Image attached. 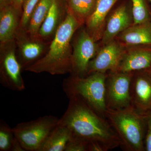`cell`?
Wrapping results in <instances>:
<instances>
[{"label": "cell", "instance_id": "obj_11", "mask_svg": "<svg viewBox=\"0 0 151 151\" xmlns=\"http://www.w3.org/2000/svg\"><path fill=\"white\" fill-rule=\"evenodd\" d=\"M24 38L23 32H17L15 39L19 48V54L17 56L24 70L36 62L46 53L44 40L29 36V39Z\"/></svg>", "mask_w": 151, "mask_h": 151}, {"label": "cell", "instance_id": "obj_24", "mask_svg": "<svg viewBox=\"0 0 151 151\" xmlns=\"http://www.w3.org/2000/svg\"><path fill=\"white\" fill-rule=\"evenodd\" d=\"M89 143L72 137L68 143L65 151H89Z\"/></svg>", "mask_w": 151, "mask_h": 151}, {"label": "cell", "instance_id": "obj_7", "mask_svg": "<svg viewBox=\"0 0 151 151\" xmlns=\"http://www.w3.org/2000/svg\"><path fill=\"white\" fill-rule=\"evenodd\" d=\"M14 41L1 47L0 82L8 89L22 91L25 85L21 74L22 68L16 53Z\"/></svg>", "mask_w": 151, "mask_h": 151}, {"label": "cell", "instance_id": "obj_17", "mask_svg": "<svg viewBox=\"0 0 151 151\" xmlns=\"http://www.w3.org/2000/svg\"><path fill=\"white\" fill-rule=\"evenodd\" d=\"M123 46L151 45V22L133 24L119 35Z\"/></svg>", "mask_w": 151, "mask_h": 151}, {"label": "cell", "instance_id": "obj_4", "mask_svg": "<svg viewBox=\"0 0 151 151\" xmlns=\"http://www.w3.org/2000/svg\"><path fill=\"white\" fill-rule=\"evenodd\" d=\"M105 117L122 141V147L126 150L145 151V116L130 106L121 110L107 109Z\"/></svg>", "mask_w": 151, "mask_h": 151}, {"label": "cell", "instance_id": "obj_3", "mask_svg": "<svg viewBox=\"0 0 151 151\" xmlns=\"http://www.w3.org/2000/svg\"><path fill=\"white\" fill-rule=\"evenodd\" d=\"M106 73L94 72L84 77L70 74L63 83V89L67 97L79 98L100 116L106 118L105 102Z\"/></svg>", "mask_w": 151, "mask_h": 151}, {"label": "cell", "instance_id": "obj_21", "mask_svg": "<svg viewBox=\"0 0 151 151\" xmlns=\"http://www.w3.org/2000/svg\"><path fill=\"white\" fill-rule=\"evenodd\" d=\"M134 24L151 22V12L146 0H132Z\"/></svg>", "mask_w": 151, "mask_h": 151}, {"label": "cell", "instance_id": "obj_30", "mask_svg": "<svg viewBox=\"0 0 151 151\" xmlns=\"http://www.w3.org/2000/svg\"><path fill=\"white\" fill-rule=\"evenodd\" d=\"M150 1H151V0H150Z\"/></svg>", "mask_w": 151, "mask_h": 151}, {"label": "cell", "instance_id": "obj_25", "mask_svg": "<svg viewBox=\"0 0 151 151\" xmlns=\"http://www.w3.org/2000/svg\"><path fill=\"white\" fill-rule=\"evenodd\" d=\"M145 116L146 131L145 139V151H151V113Z\"/></svg>", "mask_w": 151, "mask_h": 151}, {"label": "cell", "instance_id": "obj_12", "mask_svg": "<svg viewBox=\"0 0 151 151\" xmlns=\"http://www.w3.org/2000/svg\"><path fill=\"white\" fill-rule=\"evenodd\" d=\"M68 7L66 0H52L46 18L36 37L45 40L54 37L57 30L67 15Z\"/></svg>", "mask_w": 151, "mask_h": 151}, {"label": "cell", "instance_id": "obj_18", "mask_svg": "<svg viewBox=\"0 0 151 151\" xmlns=\"http://www.w3.org/2000/svg\"><path fill=\"white\" fill-rule=\"evenodd\" d=\"M71 137L72 134L68 128L58 124L39 151H65L68 143Z\"/></svg>", "mask_w": 151, "mask_h": 151}, {"label": "cell", "instance_id": "obj_10", "mask_svg": "<svg viewBox=\"0 0 151 151\" xmlns=\"http://www.w3.org/2000/svg\"><path fill=\"white\" fill-rule=\"evenodd\" d=\"M125 51L123 45L114 41L105 45L89 63L87 75L116 71Z\"/></svg>", "mask_w": 151, "mask_h": 151}, {"label": "cell", "instance_id": "obj_20", "mask_svg": "<svg viewBox=\"0 0 151 151\" xmlns=\"http://www.w3.org/2000/svg\"><path fill=\"white\" fill-rule=\"evenodd\" d=\"M97 0H66L68 7L81 24L86 22L95 9Z\"/></svg>", "mask_w": 151, "mask_h": 151}, {"label": "cell", "instance_id": "obj_27", "mask_svg": "<svg viewBox=\"0 0 151 151\" xmlns=\"http://www.w3.org/2000/svg\"><path fill=\"white\" fill-rule=\"evenodd\" d=\"M24 0H12L11 5L13 6L19 12L20 14H22V6Z\"/></svg>", "mask_w": 151, "mask_h": 151}, {"label": "cell", "instance_id": "obj_19", "mask_svg": "<svg viewBox=\"0 0 151 151\" xmlns=\"http://www.w3.org/2000/svg\"><path fill=\"white\" fill-rule=\"evenodd\" d=\"M52 0H40L32 15L25 32L36 38L47 16Z\"/></svg>", "mask_w": 151, "mask_h": 151}, {"label": "cell", "instance_id": "obj_13", "mask_svg": "<svg viewBox=\"0 0 151 151\" xmlns=\"http://www.w3.org/2000/svg\"><path fill=\"white\" fill-rule=\"evenodd\" d=\"M151 65V45L126 50L117 71L133 73L147 70Z\"/></svg>", "mask_w": 151, "mask_h": 151}, {"label": "cell", "instance_id": "obj_14", "mask_svg": "<svg viewBox=\"0 0 151 151\" xmlns=\"http://www.w3.org/2000/svg\"><path fill=\"white\" fill-rule=\"evenodd\" d=\"M132 13L127 6H121L116 9L108 19L103 31L101 38L103 44L113 41L116 37L132 25Z\"/></svg>", "mask_w": 151, "mask_h": 151}, {"label": "cell", "instance_id": "obj_2", "mask_svg": "<svg viewBox=\"0 0 151 151\" xmlns=\"http://www.w3.org/2000/svg\"><path fill=\"white\" fill-rule=\"evenodd\" d=\"M81 24L68 8L66 16L57 30L48 50L40 59L24 70L52 75L72 73L73 49L71 42Z\"/></svg>", "mask_w": 151, "mask_h": 151}, {"label": "cell", "instance_id": "obj_16", "mask_svg": "<svg viewBox=\"0 0 151 151\" xmlns=\"http://www.w3.org/2000/svg\"><path fill=\"white\" fill-rule=\"evenodd\" d=\"M118 0H97L94 11L86 19V31L95 42L102 38L105 19Z\"/></svg>", "mask_w": 151, "mask_h": 151}, {"label": "cell", "instance_id": "obj_8", "mask_svg": "<svg viewBox=\"0 0 151 151\" xmlns=\"http://www.w3.org/2000/svg\"><path fill=\"white\" fill-rule=\"evenodd\" d=\"M95 42L86 29L78 34L73 44L71 74L80 77L87 76L89 63L96 55Z\"/></svg>", "mask_w": 151, "mask_h": 151}, {"label": "cell", "instance_id": "obj_23", "mask_svg": "<svg viewBox=\"0 0 151 151\" xmlns=\"http://www.w3.org/2000/svg\"><path fill=\"white\" fill-rule=\"evenodd\" d=\"M40 0H24L23 4L22 11L20 21L19 32H25L32 15Z\"/></svg>", "mask_w": 151, "mask_h": 151}, {"label": "cell", "instance_id": "obj_5", "mask_svg": "<svg viewBox=\"0 0 151 151\" xmlns=\"http://www.w3.org/2000/svg\"><path fill=\"white\" fill-rule=\"evenodd\" d=\"M59 120L55 116H44L29 122L19 123L13 129L16 137L25 151H39L58 124Z\"/></svg>", "mask_w": 151, "mask_h": 151}, {"label": "cell", "instance_id": "obj_15", "mask_svg": "<svg viewBox=\"0 0 151 151\" xmlns=\"http://www.w3.org/2000/svg\"><path fill=\"white\" fill-rule=\"evenodd\" d=\"M21 15L11 5L0 9L1 47L14 41Z\"/></svg>", "mask_w": 151, "mask_h": 151}, {"label": "cell", "instance_id": "obj_22", "mask_svg": "<svg viewBox=\"0 0 151 151\" xmlns=\"http://www.w3.org/2000/svg\"><path fill=\"white\" fill-rule=\"evenodd\" d=\"M15 138L13 129L3 120H0V151H11Z\"/></svg>", "mask_w": 151, "mask_h": 151}, {"label": "cell", "instance_id": "obj_1", "mask_svg": "<svg viewBox=\"0 0 151 151\" xmlns=\"http://www.w3.org/2000/svg\"><path fill=\"white\" fill-rule=\"evenodd\" d=\"M67 109L58 124L69 129L72 137L97 143L105 151L122 146V142L106 118H103L78 97H68Z\"/></svg>", "mask_w": 151, "mask_h": 151}, {"label": "cell", "instance_id": "obj_6", "mask_svg": "<svg viewBox=\"0 0 151 151\" xmlns=\"http://www.w3.org/2000/svg\"><path fill=\"white\" fill-rule=\"evenodd\" d=\"M133 73L110 71L105 81L107 109L121 110L132 106L130 87Z\"/></svg>", "mask_w": 151, "mask_h": 151}, {"label": "cell", "instance_id": "obj_28", "mask_svg": "<svg viewBox=\"0 0 151 151\" xmlns=\"http://www.w3.org/2000/svg\"><path fill=\"white\" fill-rule=\"evenodd\" d=\"M12 0H0V9L11 4Z\"/></svg>", "mask_w": 151, "mask_h": 151}, {"label": "cell", "instance_id": "obj_9", "mask_svg": "<svg viewBox=\"0 0 151 151\" xmlns=\"http://www.w3.org/2000/svg\"><path fill=\"white\" fill-rule=\"evenodd\" d=\"M131 105L138 113H151V76L146 70L133 73L130 87Z\"/></svg>", "mask_w": 151, "mask_h": 151}, {"label": "cell", "instance_id": "obj_26", "mask_svg": "<svg viewBox=\"0 0 151 151\" xmlns=\"http://www.w3.org/2000/svg\"><path fill=\"white\" fill-rule=\"evenodd\" d=\"M11 151H26L16 137L12 145Z\"/></svg>", "mask_w": 151, "mask_h": 151}, {"label": "cell", "instance_id": "obj_29", "mask_svg": "<svg viewBox=\"0 0 151 151\" xmlns=\"http://www.w3.org/2000/svg\"><path fill=\"white\" fill-rule=\"evenodd\" d=\"M147 70V71L148 73L149 74H150V75L151 76V65L150 67L148 69H147V70Z\"/></svg>", "mask_w": 151, "mask_h": 151}]
</instances>
